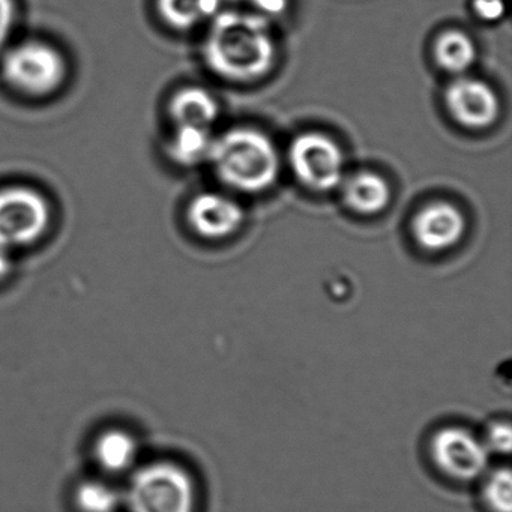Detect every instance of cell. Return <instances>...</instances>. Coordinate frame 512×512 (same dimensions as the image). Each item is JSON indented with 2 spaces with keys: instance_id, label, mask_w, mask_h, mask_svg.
<instances>
[{
  "instance_id": "obj_1",
  "label": "cell",
  "mask_w": 512,
  "mask_h": 512,
  "mask_svg": "<svg viewBox=\"0 0 512 512\" xmlns=\"http://www.w3.org/2000/svg\"><path fill=\"white\" fill-rule=\"evenodd\" d=\"M205 59L218 76L233 82L262 79L275 61V41L268 17L221 11L205 43Z\"/></svg>"
},
{
  "instance_id": "obj_2",
  "label": "cell",
  "mask_w": 512,
  "mask_h": 512,
  "mask_svg": "<svg viewBox=\"0 0 512 512\" xmlns=\"http://www.w3.org/2000/svg\"><path fill=\"white\" fill-rule=\"evenodd\" d=\"M209 161L233 190L260 193L280 175V157L268 136L253 128H233L212 143Z\"/></svg>"
},
{
  "instance_id": "obj_3",
  "label": "cell",
  "mask_w": 512,
  "mask_h": 512,
  "mask_svg": "<svg viewBox=\"0 0 512 512\" xmlns=\"http://www.w3.org/2000/svg\"><path fill=\"white\" fill-rule=\"evenodd\" d=\"M127 499L131 512H196V482L181 464L154 461L134 473Z\"/></svg>"
},
{
  "instance_id": "obj_4",
  "label": "cell",
  "mask_w": 512,
  "mask_h": 512,
  "mask_svg": "<svg viewBox=\"0 0 512 512\" xmlns=\"http://www.w3.org/2000/svg\"><path fill=\"white\" fill-rule=\"evenodd\" d=\"M434 466L455 482H475L487 472L490 451L484 440L458 425L443 427L430 440Z\"/></svg>"
},
{
  "instance_id": "obj_5",
  "label": "cell",
  "mask_w": 512,
  "mask_h": 512,
  "mask_svg": "<svg viewBox=\"0 0 512 512\" xmlns=\"http://www.w3.org/2000/svg\"><path fill=\"white\" fill-rule=\"evenodd\" d=\"M290 167L311 190L331 191L344 179V157L337 143L319 133L301 134L289 149Z\"/></svg>"
},
{
  "instance_id": "obj_6",
  "label": "cell",
  "mask_w": 512,
  "mask_h": 512,
  "mask_svg": "<svg viewBox=\"0 0 512 512\" xmlns=\"http://www.w3.org/2000/svg\"><path fill=\"white\" fill-rule=\"evenodd\" d=\"M64 74L61 56L44 44H23L5 56V79L25 94H50L61 85Z\"/></svg>"
},
{
  "instance_id": "obj_7",
  "label": "cell",
  "mask_w": 512,
  "mask_h": 512,
  "mask_svg": "<svg viewBox=\"0 0 512 512\" xmlns=\"http://www.w3.org/2000/svg\"><path fill=\"white\" fill-rule=\"evenodd\" d=\"M50 212L46 200L28 188L0 191V247H22L37 241L47 224Z\"/></svg>"
},
{
  "instance_id": "obj_8",
  "label": "cell",
  "mask_w": 512,
  "mask_h": 512,
  "mask_svg": "<svg viewBox=\"0 0 512 512\" xmlns=\"http://www.w3.org/2000/svg\"><path fill=\"white\" fill-rule=\"evenodd\" d=\"M445 103L452 118L467 128H487L499 116L496 92L481 80L460 77L448 86Z\"/></svg>"
},
{
  "instance_id": "obj_9",
  "label": "cell",
  "mask_w": 512,
  "mask_h": 512,
  "mask_svg": "<svg viewBox=\"0 0 512 512\" xmlns=\"http://www.w3.org/2000/svg\"><path fill=\"white\" fill-rule=\"evenodd\" d=\"M466 220L451 203H431L413 221V235L425 250L442 251L454 247L463 238Z\"/></svg>"
},
{
  "instance_id": "obj_10",
  "label": "cell",
  "mask_w": 512,
  "mask_h": 512,
  "mask_svg": "<svg viewBox=\"0 0 512 512\" xmlns=\"http://www.w3.org/2000/svg\"><path fill=\"white\" fill-rule=\"evenodd\" d=\"M244 217V209L235 200L217 193L200 194L188 208L191 227L209 239L232 235L241 227Z\"/></svg>"
},
{
  "instance_id": "obj_11",
  "label": "cell",
  "mask_w": 512,
  "mask_h": 512,
  "mask_svg": "<svg viewBox=\"0 0 512 512\" xmlns=\"http://www.w3.org/2000/svg\"><path fill=\"white\" fill-rule=\"evenodd\" d=\"M344 202L362 215L382 212L391 200V188L382 176L361 172L347 179L343 185Z\"/></svg>"
},
{
  "instance_id": "obj_12",
  "label": "cell",
  "mask_w": 512,
  "mask_h": 512,
  "mask_svg": "<svg viewBox=\"0 0 512 512\" xmlns=\"http://www.w3.org/2000/svg\"><path fill=\"white\" fill-rule=\"evenodd\" d=\"M170 113L179 127L209 128L217 121L220 109L205 89L188 88L173 98Z\"/></svg>"
},
{
  "instance_id": "obj_13",
  "label": "cell",
  "mask_w": 512,
  "mask_h": 512,
  "mask_svg": "<svg viewBox=\"0 0 512 512\" xmlns=\"http://www.w3.org/2000/svg\"><path fill=\"white\" fill-rule=\"evenodd\" d=\"M98 464L107 472H124L136 463L139 446L136 437L124 430H107L94 445Z\"/></svg>"
},
{
  "instance_id": "obj_14",
  "label": "cell",
  "mask_w": 512,
  "mask_h": 512,
  "mask_svg": "<svg viewBox=\"0 0 512 512\" xmlns=\"http://www.w3.org/2000/svg\"><path fill=\"white\" fill-rule=\"evenodd\" d=\"M223 0H158L161 16L173 28L188 29L221 13Z\"/></svg>"
},
{
  "instance_id": "obj_15",
  "label": "cell",
  "mask_w": 512,
  "mask_h": 512,
  "mask_svg": "<svg viewBox=\"0 0 512 512\" xmlns=\"http://www.w3.org/2000/svg\"><path fill=\"white\" fill-rule=\"evenodd\" d=\"M437 64L451 74H463L476 61L473 41L460 31H448L434 46Z\"/></svg>"
},
{
  "instance_id": "obj_16",
  "label": "cell",
  "mask_w": 512,
  "mask_h": 512,
  "mask_svg": "<svg viewBox=\"0 0 512 512\" xmlns=\"http://www.w3.org/2000/svg\"><path fill=\"white\" fill-rule=\"evenodd\" d=\"M212 139L209 128L179 127L170 143L169 152L173 160L182 166H194L200 161L209 160Z\"/></svg>"
},
{
  "instance_id": "obj_17",
  "label": "cell",
  "mask_w": 512,
  "mask_h": 512,
  "mask_svg": "<svg viewBox=\"0 0 512 512\" xmlns=\"http://www.w3.org/2000/svg\"><path fill=\"white\" fill-rule=\"evenodd\" d=\"M482 502L488 512H512V473L499 467L485 476L481 490Z\"/></svg>"
},
{
  "instance_id": "obj_18",
  "label": "cell",
  "mask_w": 512,
  "mask_h": 512,
  "mask_svg": "<svg viewBox=\"0 0 512 512\" xmlns=\"http://www.w3.org/2000/svg\"><path fill=\"white\" fill-rule=\"evenodd\" d=\"M77 508L82 512H116L121 496L101 481H85L76 490Z\"/></svg>"
},
{
  "instance_id": "obj_19",
  "label": "cell",
  "mask_w": 512,
  "mask_h": 512,
  "mask_svg": "<svg viewBox=\"0 0 512 512\" xmlns=\"http://www.w3.org/2000/svg\"><path fill=\"white\" fill-rule=\"evenodd\" d=\"M488 451L508 455L512 449V427L508 421H497L491 424L484 440Z\"/></svg>"
},
{
  "instance_id": "obj_20",
  "label": "cell",
  "mask_w": 512,
  "mask_h": 512,
  "mask_svg": "<svg viewBox=\"0 0 512 512\" xmlns=\"http://www.w3.org/2000/svg\"><path fill=\"white\" fill-rule=\"evenodd\" d=\"M473 11L476 16L485 22H497L505 14L503 0H473Z\"/></svg>"
},
{
  "instance_id": "obj_21",
  "label": "cell",
  "mask_w": 512,
  "mask_h": 512,
  "mask_svg": "<svg viewBox=\"0 0 512 512\" xmlns=\"http://www.w3.org/2000/svg\"><path fill=\"white\" fill-rule=\"evenodd\" d=\"M14 16H16V7L13 0H0V47L4 46L5 40L10 35Z\"/></svg>"
},
{
  "instance_id": "obj_22",
  "label": "cell",
  "mask_w": 512,
  "mask_h": 512,
  "mask_svg": "<svg viewBox=\"0 0 512 512\" xmlns=\"http://www.w3.org/2000/svg\"><path fill=\"white\" fill-rule=\"evenodd\" d=\"M251 4L262 13V16H277L286 10V0H250Z\"/></svg>"
},
{
  "instance_id": "obj_23",
  "label": "cell",
  "mask_w": 512,
  "mask_h": 512,
  "mask_svg": "<svg viewBox=\"0 0 512 512\" xmlns=\"http://www.w3.org/2000/svg\"><path fill=\"white\" fill-rule=\"evenodd\" d=\"M11 269V260L8 257L7 250L5 248L0 247V278H4L5 275L10 272Z\"/></svg>"
}]
</instances>
